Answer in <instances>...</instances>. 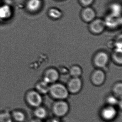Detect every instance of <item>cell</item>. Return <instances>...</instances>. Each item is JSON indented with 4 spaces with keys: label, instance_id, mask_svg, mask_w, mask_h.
Here are the masks:
<instances>
[{
    "label": "cell",
    "instance_id": "obj_1",
    "mask_svg": "<svg viewBox=\"0 0 122 122\" xmlns=\"http://www.w3.org/2000/svg\"><path fill=\"white\" fill-rule=\"evenodd\" d=\"M49 92L53 98L59 100H64L69 95L67 88L60 83L53 84L50 87Z\"/></svg>",
    "mask_w": 122,
    "mask_h": 122
},
{
    "label": "cell",
    "instance_id": "obj_2",
    "mask_svg": "<svg viewBox=\"0 0 122 122\" xmlns=\"http://www.w3.org/2000/svg\"><path fill=\"white\" fill-rule=\"evenodd\" d=\"M52 112L55 116L62 117L66 116L69 111V106L68 102L64 100H59L53 105Z\"/></svg>",
    "mask_w": 122,
    "mask_h": 122
},
{
    "label": "cell",
    "instance_id": "obj_3",
    "mask_svg": "<svg viewBox=\"0 0 122 122\" xmlns=\"http://www.w3.org/2000/svg\"><path fill=\"white\" fill-rule=\"evenodd\" d=\"M25 99L28 105L34 108L40 106L43 101L41 94L36 91H30L28 92Z\"/></svg>",
    "mask_w": 122,
    "mask_h": 122
},
{
    "label": "cell",
    "instance_id": "obj_4",
    "mask_svg": "<svg viewBox=\"0 0 122 122\" xmlns=\"http://www.w3.org/2000/svg\"><path fill=\"white\" fill-rule=\"evenodd\" d=\"M117 114V111L114 106L108 105L102 109L101 116L103 120L109 122L115 119Z\"/></svg>",
    "mask_w": 122,
    "mask_h": 122
},
{
    "label": "cell",
    "instance_id": "obj_5",
    "mask_svg": "<svg viewBox=\"0 0 122 122\" xmlns=\"http://www.w3.org/2000/svg\"><path fill=\"white\" fill-rule=\"evenodd\" d=\"M90 29L92 33L98 34L102 33L106 28V24L103 20L101 19H95L91 22Z\"/></svg>",
    "mask_w": 122,
    "mask_h": 122
},
{
    "label": "cell",
    "instance_id": "obj_6",
    "mask_svg": "<svg viewBox=\"0 0 122 122\" xmlns=\"http://www.w3.org/2000/svg\"><path fill=\"white\" fill-rule=\"evenodd\" d=\"M82 87V82L79 78H73L68 85V91L71 93L76 94L79 92Z\"/></svg>",
    "mask_w": 122,
    "mask_h": 122
},
{
    "label": "cell",
    "instance_id": "obj_7",
    "mask_svg": "<svg viewBox=\"0 0 122 122\" xmlns=\"http://www.w3.org/2000/svg\"><path fill=\"white\" fill-rule=\"evenodd\" d=\"M109 61V56L105 52H100L96 55L94 58V63L96 66L100 68H104Z\"/></svg>",
    "mask_w": 122,
    "mask_h": 122
},
{
    "label": "cell",
    "instance_id": "obj_8",
    "mask_svg": "<svg viewBox=\"0 0 122 122\" xmlns=\"http://www.w3.org/2000/svg\"><path fill=\"white\" fill-rule=\"evenodd\" d=\"M81 15L82 20L84 21L91 23L95 19L96 12L90 6L85 7L81 11Z\"/></svg>",
    "mask_w": 122,
    "mask_h": 122
},
{
    "label": "cell",
    "instance_id": "obj_9",
    "mask_svg": "<svg viewBox=\"0 0 122 122\" xmlns=\"http://www.w3.org/2000/svg\"><path fill=\"white\" fill-rule=\"evenodd\" d=\"M106 79V75L103 71L97 70L94 71L91 76L92 83L97 86H101L104 83Z\"/></svg>",
    "mask_w": 122,
    "mask_h": 122
},
{
    "label": "cell",
    "instance_id": "obj_10",
    "mask_svg": "<svg viewBox=\"0 0 122 122\" xmlns=\"http://www.w3.org/2000/svg\"><path fill=\"white\" fill-rule=\"evenodd\" d=\"M59 77V73L56 70L51 68L46 71L43 81L48 83H54L58 81Z\"/></svg>",
    "mask_w": 122,
    "mask_h": 122
},
{
    "label": "cell",
    "instance_id": "obj_11",
    "mask_svg": "<svg viewBox=\"0 0 122 122\" xmlns=\"http://www.w3.org/2000/svg\"><path fill=\"white\" fill-rule=\"evenodd\" d=\"M13 122H24L26 119L25 112L20 110H15L10 112Z\"/></svg>",
    "mask_w": 122,
    "mask_h": 122
},
{
    "label": "cell",
    "instance_id": "obj_12",
    "mask_svg": "<svg viewBox=\"0 0 122 122\" xmlns=\"http://www.w3.org/2000/svg\"><path fill=\"white\" fill-rule=\"evenodd\" d=\"M42 5V2L41 0H28L26 6L29 11L35 12L40 10Z\"/></svg>",
    "mask_w": 122,
    "mask_h": 122
},
{
    "label": "cell",
    "instance_id": "obj_13",
    "mask_svg": "<svg viewBox=\"0 0 122 122\" xmlns=\"http://www.w3.org/2000/svg\"><path fill=\"white\" fill-rule=\"evenodd\" d=\"M12 15L11 8L7 5L0 6V19L6 20L10 18Z\"/></svg>",
    "mask_w": 122,
    "mask_h": 122
},
{
    "label": "cell",
    "instance_id": "obj_14",
    "mask_svg": "<svg viewBox=\"0 0 122 122\" xmlns=\"http://www.w3.org/2000/svg\"><path fill=\"white\" fill-rule=\"evenodd\" d=\"M33 113L36 118L41 120L47 117L48 114L46 109L41 106L35 108Z\"/></svg>",
    "mask_w": 122,
    "mask_h": 122
},
{
    "label": "cell",
    "instance_id": "obj_15",
    "mask_svg": "<svg viewBox=\"0 0 122 122\" xmlns=\"http://www.w3.org/2000/svg\"><path fill=\"white\" fill-rule=\"evenodd\" d=\"M50 87L48 83L43 81L38 82L36 86L37 91L41 94H45L49 92Z\"/></svg>",
    "mask_w": 122,
    "mask_h": 122
},
{
    "label": "cell",
    "instance_id": "obj_16",
    "mask_svg": "<svg viewBox=\"0 0 122 122\" xmlns=\"http://www.w3.org/2000/svg\"><path fill=\"white\" fill-rule=\"evenodd\" d=\"M48 14L51 18L54 19L61 18L63 15L61 10L56 8H50L48 10Z\"/></svg>",
    "mask_w": 122,
    "mask_h": 122
},
{
    "label": "cell",
    "instance_id": "obj_17",
    "mask_svg": "<svg viewBox=\"0 0 122 122\" xmlns=\"http://www.w3.org/2000/svg\"><path fill=\"white\" fill-rule=\"evenodd\" d=\"M0 122H13L10 112L8 111L0 112Z\"/></svg>",
    "mask_w": 122,
    "mask_h": 122
},
{
    "label": "cell",
    "instance_id": "obj_18",
    "mask_svg": "<svg viewBox=\"0 0 122 122\" xmlns=\"http://www.w3.org/2000/svg\"><path fill=\"white\" fill-rule=\"evenodd\" d=\"M70 73L73 78H79L82 74V70L79 66H73L70 70Z\"/></svg>",
    "mask_w": 122,
    "mask_h": 122
},
{
    "label": "cell",
    "instance_id": "obj_19",
    "mask_svg": "<svg viewBox=\"0 0 122 122\" xmlns=\"http://www.w3.org/2000/svg\"><path fill=\"white\" fill-rule=\"evenodd\" d=\"M118 17H114L112 15H111L106 18V20L105 21L106 25L110 26H115L117 24V18Z\"/></svg>",
    "mask_w": 122,
    "mask_h": 122
},
{
    "label": "cell",
    "instance_id": "obj_20",
    "mask_svg": "<svg viewBox=\"0 0 122 122\" xmlns=\"http://www.w3.org/2000/svg\"><path fill=\"white\" fill-rule=\"evenodd\" d=\"M113 91L116 97L121 98L122 94V84L121 82L118 83L114 86Z\"/></svg>",
    "mask_w": 122,
    "mask_h": 122
},
{
    "label": "cell",
    "instance_id": "obj_21",
    "mask_svg": "<svg viewBox=\"0 0 122 122\" xmlns=\"http://www.w3.org/2000/svg\"><path fill=\"white\" fill-rule=\"evenodd\" d=\"M107 102L109 106H114L116 105L118 103V101L117 98L113 96H110L107 97Z\"/></svg>",
    "mask_w": 122,
    "mask_h": 122
},
{
    "label": "cell",
    "instance_id": "obj_22",
    "mask_svg": "<svg viewBox=\"0 0 122 122\" xmlns=\"http://www.w3.org/2000/svg\"><path fill=\"white\" fill-rule=\"evenodd\" d=\"M113 58L115 61L121 64L122 63V52L115 51L113 54Z\"/></svg>",
    "mask_w": 122,
    "mask_h": 122
},
{
    "label": "cell",
    "instance_id": "obj_23",
    "mask_svg": "<svg viewBox=\"0 0 122 122\" xmlns=\"http://www.w3.org/2000/svg\"><path fill=\"white\" fill-rule=\"evenodd\" d=\"M80 3L83 6H90L94 2V0H79Z\"/></svg>",
    "mask_w": 122,
    "mask_h": 122
},
{
    "label": "cell",
    "instance_id": "obj_24",
    "mask_svg": "<svg viewBox=\"0 0 122 122\" xmlns=\"http://www.w3.org/2000/svg\"><path fill=\"white\" fill-rule=\"evenodd\" d=\"M29 122H43L42 121V120L41 119H38L37 118H33V119H31L30 120Z\"/></svg>",
    "mask_w": 122,
    "mask_h": 122
}]
</instances>
